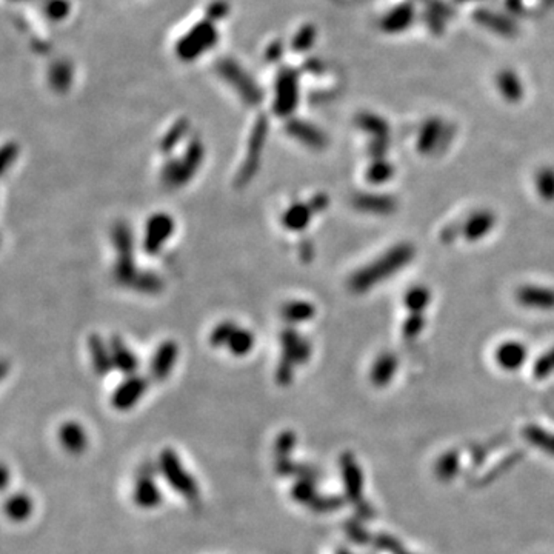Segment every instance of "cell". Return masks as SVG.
I'll return each mask as SVG.
<instances>
[{
    "mask_svg": "<svg viewBox=\"0 0 554 554\" xmlns=\"http://www.w3.org/2000/svg\"><path fill=\"white\" fill-rule=\"evenodd\" d=\"M416 249L411 243H397L385 253L376 257V261L367 263L350 277V288L354 293H367L374 286L396 276L399 271L410 265L415 259Z\"/></svg>",
    "mask_w": 554,
    "mask_h": 554,
    "instance_id": "cell-1",
    "label": "cell"
},
{
    "mask_svg": "<svg viewBox=\"0 0 554 554\" xmlns=\"http://www.w3.org/2000/svg\"><path fill=\"white\" fill-rule=\"evenodd\" d=\"M280 357L276 368V382L279 387H290L294 379V368L307 364L311 357V342L294 327H286L279 334Z\"/></svg>",
    "mask_w": 554,
    "mask_h": 554,
    "instance_id": "cell-2",
    "label": "cell"
},
{
    "mask_svg": "<svg viewBox=\"0 0 554 554\" xmlns=\"http://www.w3.org/2000/svg\"><path fill=\"white\" fill-rule=\"evenodd\" d=\"M205 159V146L201 137H191L182 157L167 159L160 169V182L167 190H179L185 187L201 169Z\"/></svg>",
    "mask_w": 554,
    "mask_h": 554,
    "instance_id": "cell-3",
    "label": "cell"
},
{
    "mask_svg": "<svg viewBox=\"0 0 554 554\" xmlns=\"http://www.w3.org/2000/svg\"><path fill=\"white\" fill-rule=\"evenodd\" d=\"M159 472L171 490L188 502H197L201 499V486L194 476L185 468L179 454L173 448H164L157 461Z\"/></svg>",
    "mask_w": 554,
    "mask_h": 554,
    "instance_id": "cell-4",
    "label": "cell"
},
{
    "mask_svg": "<svg viewBox=\"0 0 554 554\" xmlns=\"http://www.w3.org/2000/svg\"><path fill=\"white\" fill-rule=\"evenodd\" d=\"M267 136H268L267 117L259 116L254 122L253 130L249 132L245 157H243L242 164L239 167V171L236 174L234 183L238 188L247 187V185L256 177L259 168H261L263 148L265 144H267Z\"/></svg>",
    "mask_w": 554,
    "mask_h": 554,
    "instance_id": "cell-5",
    "label": "cell"
},
{
    "mask_svg": "<svg viewBox=\"0 0 554 554\" xmlns=\"http://www.w3.org/2000/svg\"><path fill=\"white\" fill-rule=\"evenodd\" d=\"M156 471L159 467L154 463H144L139 470L137 479L132 486L131 491V500L137 508L140 509H156L164 502V493H162L160 486L156 482Z\"/></svg>",
    "mask_w": 554,
    "mask_h": 554,
    "instance_id": "cell-6",
    "label": "cell"
},
{
    "mask_svg": "<svg viewBox=\"0 0 554 554\" xmlns=\"http://www.w3.org/2000/svg\"><path fill=\"white\" fill-rule=\"evenodd\" d=\"M176 230V222L168 213H154L145 224L142 249L148 256L159 254Z\"/></svg>",
    "mask_w": 554,
    "mask_h": 554,
    "instance_id": "cell-7",
    "label": "cell"
},
{
    "mask_svg": "<svg viewBox=\"0 0 554 554\" xmlns=\"http://www.w3.org/2000/svg\"><path fill=\"white\" fill-rule=\"evenodd\" d=\"M219 74L234 88L236 93L240 95V99L245 102L247 105L254 107L257 103L262 102L261 88L254 84V80L251 79L236 62L231 61L220 62Z\"/></svg>",
    "mask_w": 554,
    "mask_h": 554,
    "instance_id": "cell-8",
    "label": "cell"
},
{
    "mask_svg": "<svg viewBox=\"0 0 554 554\" xmlns=\"http://www.w3.org/2000/svg\"><path fill=\"white\" fill-rule=\"evenodd\" d=\"M299 103V85L298 77L293 71H280L275 86V102L272 111L279 117H288L298 108Z\"/></svg>",
    "mask_w": 554,
    "mask_h": 554,
    "instance_id": "cell-9",
    "label": "cell"
},
{
    "mask_svg": "<svg viewBox=\"0 0 554 554\" xmlns=\"http://www.w3.org/2000/svg\"><path fill=\"white\" fill-rule=\"evenodd\" d=\"M217 40V33L210 22H202L194 26L191 31L177 43V53L182 59L191 61L197 56L205 53L206 49L211 48Z\"/></svg>",
    "mask_w": 554,
    "mask_h": 554,
    "instance_id": "cell-10",
    "label": "cell"
},
{
    "mask_svg": "<svg viewBox=\"0 0 554 554\" xmlns=\"http://www.w3.org/2000/svg\"><path fill=\"white\" fill-rule=\"evenodd\" d=\"M148 387H150V382L144 376H127V379L122 380L111 394V405L117 411H130L140 402Z\"/></svg>",
    "mask_w": 554,
    "mask_h": 554,
    "instance_id": "cell-11",
    "label": "cell"
},
{
    "mask_svg": "<svg viewBox=\"0 0 554 554\" xmlns=\"http://www.w3.org/2000/svg\"><path fill=\"white\" fill-rule=\"evenodd\" d=\"M517 304L534 311H554V288L523 285L516 291Z\"/></svg>",
    "mask_w": 554,
    "mask_h": 554,
    "instance_id": "cell-12",
    "label": "cell"
},
{
    "mask_svg": "<svg viewBox=\"0 0 554 554\" xmlns=\"http://www.w3.org/2000/svg\"><path fill=\"white\" fill-rule=\"evenodd\" d=\"M179 359V345L176 341H164L156 351L153 354L150 364V374L156 382H164L168 376L173 373V369Z\"/></svg>",
    "mask_w": 554,
    "mask_h": 554,
    "instance_id": "cell-13",
    "label": "cell"
},
{
    "mask_svg": "<svg viewBox=\"0 0 554 554\" xmlns=\"http://www.w3.org/2000/svg\"><path fill=\"white\" fill-rule=\"evenodd\" d=\"M341 475L345 496L353 504H357L362 499V490H364V476H362L359 463L351 453H344L341 457Z\"/></svg>",
    "mask_w": 554,
    "mask_h": 554,
    "instance_id": "cell-14",
    "label": "cell"
},
{
    "mask_svg": "<svg viewBox=\"0 0 554 554\" xmlns=\"http://www.w3.org/2000/svg\"><path fill=\"white\" fill-rule=\"evenodd\" d=\"M286 132L293 139L298 140L302 145H305L311 150H323L328 145V139L323 132L314 127L313 123L300 121V119H291L286 123Z\"/></svg>",
    "mask_w": 554,
    "mask_h": 554,
    "instance_id": "cell-15",
    "label": "cell"
},
{
    "mask_svg": "<svg viewBox=\"0 0 554 554\" xmlns=\"http://www.w3.org/2000/svg\"><path fill=\"white\" fill-rule=\"evenodd\" d=\"M57 439L65 452L74 456L85 453L88 448V434L85 428L76 420H68L59 426Z\"/></svg>",
    "mask_w": 554,
    "mask_h": 554,
    "instance_id": "cell-16",
    "label": "cell"
},
{
    "mask_svg": "<svg viewBox=\"0 0 554 554\" xmlns=\"http://www.w3.org/2000/svg\"><path fill=\"white\" fill-rule=\"evenodd\" d=\"M528 356L527 346L519 341L502 342L494 351V360L504 371H517L525 364Z\"/></svg>",
    "mask_w": 554,
    "mask_h": 554,
    "instance_id": "cell-17",
    "label": "cell"
},
{
    "mask_svg": "<svg viewBox=\"0 0 554 554\" xmlns=\"http://www.w3.org/2000/svg\"><path fill=\"white\" fill-rule=\"evenodd\" d=\"M108 345H109L111 357H113L114 369H117V371H121L125 376L137 374V369L140 365L139 357L131 351L130 346L125 344L123 339L121 336L109 337Z\"/></svg>",
    "mask_w": 554,
    "mask_h": 554,
    "instance_id": "cell-18",
    "label": "cell"
},
{
    "mask_svg": "<svg viewBox=\"0 0 554 554\" xmlns=\"http://www.w3.org/2000/svg\"><path fill=\"white\" fill-rule=\"evenodd\" d=\"M496 226V216L488 210H480L472 213L465 220L462 228V236L470 242H477L486 238Z\"/></svg>",
    "mask_w": 554,
    "mask_h": 554,
    "instance_id": "cell-19",
    "label": "cell"
},
{
    "mask_svg": "<svg viewBox=\"0 0 554 554\" xmlns=\"http://www.w3.org/2000/svg\"><path fill=\"white\" fill-rule=\"evenodd\" d=\"M314 214L316 213L309 202H294L285 210L280 222L288 231L299 233L309 226V222H311Z\"/></svg>",
    "mask_w": 554,
    "mask_h": 554,
    "instance_id": "cell-20",
    "label": "cell"
},
{
    "mask_svg": "<svg viewBox=\"0 0 554 554\" xmlns=\"http://www.w3.org/2000/svg\"><path fill=\"white\" fill-rule=\"evenodd\" d=\"M88 350H90L91 364L95 374L107 376L111 369H114L109 345L99 334H91L88 337Z\"/></svg>",
    "mask_w": 554,
    "mask_h": 554,
    "instance_id": "cell-21",
    "label": "cell"
},
{
    "mask_svg": "<svg viewBox=\"0 0 554 554\" xmlns=\"http://www.w3.org/2000/svg\"><path fill=\"white\" fill-rule=\"evenodd\" d=\"M397 367H399V360L396 354L391 353L379 354L378 359L374 360V364L371 367V371H369V379H371L373 385L387 387L396 376Z\"/></svg>",
    "mask_w": 554,
    "mask_h": 554,
    "instance_id": "cell-22",
    "label": "cell"
},
{
    "mask_svg": "<svg viewBox=\"0 0 554 554\" xmlns=\"http://www.w3.org/2000/svg\"><path fill=\"white\" fill-rule=\"evenodd\" d=\"M3 511L14 523H22L29 519L34 511V502L26 493H16L5 500Z\"/></svg>",
    "mask_w": 554,
    "mask_h": 554,
    "instance_id": "cell-23",
    "label": "cell"
},
{
    "mask_svg": "<svg viewBox=\"0 0 554 554\" xmlns=\"http://www.w3.org/2000/svg\"><path fill=\"white\" fill-rule=\"evenodd\" d=\"M111 242L116 256H134V236L127 220H117L111 226Z\"/></svg>",
    "mask_w": 554,
    "mask_h": 554,
    "instance_id": "cell-24",
    "label": "cell"
},
{
    "mask_svg": "<svg viewBox=\"0 0 554 554\" xmlns=\"http://www.w3.org/2000/svg\"><path fill=\"white\" fill-rule=\"evenodd\" d=\"M280 316L290 325L309 322L316 316V307L308 300H290L280 308Z\"/></svg>",
    "mask_w": 554,
    "mask_h": 554,
    "instance_id": "cell-25",
    "label": "cell"
},
{
    "mask_svg": "<svg viewBox=\"0 0 554 554\" xmlns=\"http://www.w3.org/2000/svg\"><path fill=\"white\" fill-rule=\"evenodd\" d=\"M275 471L280 477H295V479H309L317 482L319 479V472L316 468L309 467V465L294 462L291 457H282V459H276L275 462Z\"/></svg>",
    "mask_w": 554,
    "mask_h": 554,
    "instance_id": "cell-26",
    "label": "cell"
},
{
    "mask_svg": "<svg viewBox=\"0 0 554 554\" xmlns=\"http://www.w3.org/2000/svg\"><path fill=\"white\" fill-rule=\"evenodd\" d=\"M354 206L360 211L374 213V214H387L394 208V201L388 196H376V194H357L354 197Z\"/></svg>",
    "mask_w": 554,
    "mask_h": 554,
    "instance_id": "cell-27",
    "label": "cell"
},
{
    "mask_svg": "<svg viewBox=\"0 0 554 554\" xmlns=\"http://www.w3.org/2000/svg\"><path fill=\"white\" fill-rule=\"evenodd\" d=\"M190 131V122L187 119H179L171 125L162 140L159 142V151L164 154V156H169L173 153L174 148L179 145L185 136L188 134Z\"/></svg>",
    "mask_w": 554,
    "mask_h": 554,
    "instance_id": "cell-28",
    "label": "cell"
},
{
    "mask_svg": "<svg viewBox=\"0 0 554 554\" xmlns=\"http://www.w3.org/2000/svg\"><path fill=\"white\" fill-rule=\"evenodd\" d=\"M254 344H256V337L253 332L247 328L238 327V330L233 332L230 342L226 344V348L233 354V356L242 357L253 351Z\"/></svg>",
    "mask_w": 554,
    "mask_h": 554,
    "instance_id": "cell-29",
    "label": "cell"
},
{
    "mask_svg": "<svg viewBox=\"0 0 554 554\" xmlns=\"http://www.w3.org/2000/svg\"><path fill=\"white\" fill-rule=\"evenodd\" d=\"M290 496L295 504L309 508V505L319 498V493H317V486L314 480L295 479V482L293 484L290 490Z\"/></svg>",
    "mask_w": 554,
    "mask_h": 554,
    "instance_id": "cell-30",
    "label": "cell"
},
{
    "mask_svg": "<svg viewBox=\"0 0 554 554\" xmlns=\"http://www.w3.org/2000/svg\"><path fill=\"white\" fill-rule=\"evenodd\" d=\"M164 286H165L164 279H162L159 275H156V272L151 270H142L137 276L136 282L132 284L131 290L137 291L140 294L153 295L164 291Z\"/></svg>",
    "mask_w": 554,
    "mask_h": 554,
    "instance_id": "cell-31",
    "label": "cell"
},
{
    "mask_svg": "<svg viewBox=\"0 0 554 554\" xmlns=\"http://www.w3.org/2000/svg\"><path fill=\"white\" fill-rule=\"evenodd\" d=\"M430 302L431 293L424 285L410 288L403 298V305L405 308H408L410 313H424V309L430 305Z\"/></svg>",
    "mask_w": 554,
    "mask_h": 554,
    "instance_id": "cell-32",
    "label": "cell"
},
{
    "mask_svg": "<svg viewBox=\"0 0 554 554\" xmlns=\"http://www.w3.org/2000/svg\"><path fill=\"white\" fill-rule=\"evenodd\" d=\"M48 82L56 93L68 91L72 82L71 66L65 62H57L56 65L51 66V70L48 72Z\"/></svg>",
    "mask_w": 554,
    "mask_h": 554,
    "instance_id": "cell-33",
    "label": "cell"
},
{
    "mask_svg": "<svg viewBox=\"0 0 554 554\" xmlns=\"http://www.w3.org/2000/svg\"><path fill=\"white\" fill-rule=\"evenodd\" d=\"M534 187L544 202H554V168L544 167L534 177Z\"/></svg>",
    "mask_w": 554,
    "mask_h": 554,
    "instance_id": "cell-34",
    "label": "cell"
},
{
    "mask_svg": "<svg viewBox=\"0 0 554 554\" xmlns=\"http://www.w3.org/2000/svg\"><path fill=\"white\" fill-rule=\"evenodd\" d=\"M239 325L234 323L233 321H222L219 322L216 327L213 328V331L210 332V344L213 348H222V346H225L226 348V344L230 342V339L233 336V332L238 330Z\"/></svg>",
    "mask_w": 554,
    "mask_h": 554,
    "instance_id": "cell-35",
    "label": "cell"
},
{
    "mask_svg": "<svg viewBox=\"0 0 554 554\" xmlns=\"http://www.w3.org/2000/svg\"><path fill=\"white\" fill-rule=\"evenodd\" d=\"M525 438L528 442L533 443L534 447L541 448L542 452L553 454L554 457V434L546 433L544 428H536V426H528L525 430Z\"/></svg>",
    "mask_w": 554,
    "mask_h": 554,
    "instance_id": "cell-36",
    "label": "cell"
},
{
    "mask_svg": "<svg viewBox=\"0 0 554 554\" xmlns=\"http://www.w3.org/2000/svg\"><path fill=\"white\" fill-rule=\"evenodd\" d=\"M295 445H298V434L293 430H284L280 433L276 442H275V456L276 459H282V457H291Z\"/></svg>",
    "mask_w": 554,
    "mask_h": 554,
    "instance_id": "cell-37",
    "label": "cell"
},
{
    "mask_svg": "<svg viewBox=\"0 0 554 554\" xmlns=\"http://www.w3.org/2000/svg\"><path fill=\"white\" fill-rule=\"evenodd\" d=\"M393 176V167L387 160H374L367 169V180L371 183H383Z\"/></svg>",
    "mask_w": 554,
    "mask_h": 554,
    "instance_id": "cell-38",
    "label": "cell"
},
{
    "mask_svg": "<svg viewBox=\"0 0 554 554\" xmlns=\"http://www.w3.org/2000/svg\"><path fill=\"white\" fill-rule=\"evenodd\" d=\"M425 327V317L424 313H410L408 319L403 322V327H402V334L405 339H416L417 336H420V332H422Z\"/></svg>",
    "mask_w": 554,
    "mask_h": 554,
    "instance_id": "cell-39",
    "label": "cell"
},
{
    "mask_svg": "<svg viewBox=\"0 0 554 554\" xmlns=\"http://www.w3.org/2000/svg\"><path fill=\"white\" fill-rule=\"evenodd\" d=\"M533 368L537 379H545L554 373V346L534 362Z\"/></svg>",
    "mask_w": 554,
    "mask_h": 554,
    "instance_id": "cell-40",
    "label": "cell"
},
{
    "mask_svg": "<svg viewBox=\"0 0 554 554\" xmlns=\"http://www.w3.org/2000/svg\"><path fill=\"white\" fill-rule=\"evenodd\" d=\"M438 134H439L438 125H428V127L424 130L422 136L419 139L417 150L424 154L431 153L434 150L436 140H438Z\"/></svg>",
    "mask_w": 554,
    "mask_h": 554,
    "instance_id": "cell-41",
    "label": "cell"
},
{
    "mask_svg": "<svg viewBox=\"0 0 554 554\" xmlns=\"http://www.w3.org/2000/svg\"><path fill=\"white\" fill-rule=\"evenodd\" d=\"M341 507H342V500L337 496H322L321 494V496L309 505V509H313L316 513H330L334 511V509H339Z\"/></svg>",
    "mask_w": 554,
    "mask_h": 554,
    "instance_id": "cell-42",
    "label": "cell"
},
{
    "mask_svg": "<svg viewBox=\"0 0 554 554\" xmlns=\"http://www.w3.org/2000/svg\"><path fill=\"white\" fill-rule=\"evenodd\" d=\"M19 157V145L16 142H8L3 145L2 154H0V162H2V173L6 174L8 169L16 164Z\"/></svg>",
    "mask_w": 554,
    "mask_h": 554,
    "instance_id": "cell-43",
    "label": "cell"
},
{
    "mask_svg": "<svg viewBox=\"0 0 554 554\" xmlns=\"http://www.w3.org/2000/svg\"><path fill=\"white\" fill-rule=\"evenodd\" d=\"M70 11V5L66 0H51L47 6V14L54 20L65 19Z\"/></svg>",
    "mask_w": 554,
    "mask_h": 554,
    "instance_id": "cell-44",
    "label": "cell"
},
{
    "mask_svg": "<svg viewBox=\"0 0 554 554\" xmlns=\"http://www.w3.org/2000/svg\"><path fill=\"white\" fill-rule=\"evenodd\" d=\"M328 203H330V201H328V197L325 196V194H316L314 197L309 199V205H311V208L314 210V213L323 211L328 206Z\"/></svg>",
    "mask_w": 554,
    "mask_h": 554,
    "instance_id": "cell-45",
    "label": "cell"
},
{
    "mask_svg": "<svg viewBox=\"0 0 554 554\" xmlns=\"http://www.w3.org/2000/svg\"><path fill=\"white\" fill-rule=\"evenodd\" d=\"M299 253H300V257L304 259L305 262H308L309 259H311V253H313V247H311V243H309L308 240H302V242H300Z\"/></svg>",
    "mask_w": 554,
    "mask_h": 554,
    "instance_id": "cell-46",
    "label": "cell"
},
{
    "mask_svg": "<svg viewBox=\"0 0 554 554\" xmlns=\"http://www.w3.org/2000/svg\"><path fill=\"white\" fill-rule=\"evenodd\" d=\"M8 468H6V465H3L2 467V486L3 488H6V485H8Z\"/></svg>",
    "mask_w": 554,
    "mask_h": 554,
    "instance_id": "cell-47",
    "label": "cell"
},
{
    "mask_svg": "<svg viewBox=\"0 0 554 554\" xmlns=\"http://www.w3.org/2000/svg\"><path fill=\"white\" fill-rule=\"evenodd\" d=\"M337 554H351V553H350V551H346V550H339Z\"/></svg>",
    "mask_w": 554,
    "mask_h": 554,
    "instance_id": "cell-48",
    "label": "cell"
}]
</instances>
